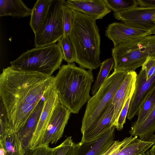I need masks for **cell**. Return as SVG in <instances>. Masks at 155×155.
<instances>
[{
	"instance_id": "6da1fadb",
	"label": "cell",
	"mask_w": 155,
	"mask_h": 155,
	"mask_svg": "<svg viewBox=\"0 0 155 155\" xmlns=\"http://www.w3.org/2000/svg\"><path fill=\"white\" fill-rule=\"evenodd\" d=\"M53 78L37 72L16 70L11 66L3 69L0 102L12 132H17L25 125Z\"/></svg>"
},
{
	"instance_id": "7a4b0ae2",
	"label": "cell",
	"mask_w": 155,
	"mask_h": 155,
	"mask_svg": "<svg viewBox=\"0 0 155 155\" xmlns=\"http://www.w3.org/2000/svg\"><path fill=\"white\" fill-rule=\"evenodd\" d=\"M94 81L92 70L78 67L74 62L61 66L52 83L60 104L77 114L91 98L90 91Z\"/></svg>"
},
{
	"instance_id": "3957f363",
	"label": "cell",
	"mask_w": 155,
	"mask_h": 155,
	"mask_svg": "<svg viewBox=\"0 0 155 155\" xmlns=\"http://www.w3.org/2000/svg\"><path fill=\"white\" fill-rule=\"evenodd\" d=\"M73 11L72 27L68 36L74 50L75 62L85 69H97L101 62V36L96 20L80 12Z\"/></svg>"
},
{
	"instance_id": "277c9868",
	"label": "cell",
	"mask_w": 155,
	"mask_h": 155,
	"mask_svg": "<svg viewBox=\"0 0 155 155\" xmlns=\"http://www.w3.org/2000/svg\"><path fill=\"white\" fill-rule=\"evenodd\" d=\"M114 71H135L149 57L155 58V35L120 44L112 50Z\"/></svg>"
},
{
	"instance_id": "5b68a950",
	"label": "cell",
	"mask_w": 155,
	"mask_h": 155,
	"mask_svg": "<svg viewBox=\"0 0 155 155\" xmlns=\"http://www.w3.org/2000/svg\"><path fill=\"white\" fill-rule=\"evenodd\" d=\"M63 59L61 49L57 43L28 50L10 64L16 70L37 72L51 76L60 67Z\"/></svg>"
},
{
	"instance_id": "8992f818",
	"label": "cell",
	"mask_w": 155,
	"mask_h": 155,
	"mask_svg": "<svg viewBox=\"0 0 155 155\" xmlns=\"http://www.w3.org/2000/svg\"><path fill=\"white\" fill-rule=\"evenodd\" d=\"M129 71H114L87 102L82 121V134L97 121L108 107Z\"/></svg>"
},
{
	"instance_id": "52a82bcc",
	"label": "cell",
	"mask_w": 155,
	"mask_h": 155,
	"mask_svg": "<svg viewBox=\"0 0 155 155\" xmlns=\"http://www.w3.org/2000/svg\"><path fill=\"white\" fill-rule=\"evenodd\" d=\"M64 0H52L40 28L35 33V46L42 47L55 44L64 34L63 6Z\"/></svg>"
},
{
	"instance_id": "ba28073f",
	"label": "cell",
	"mask_w": 155,
	"mask_h": 155,
	"mask_svg": "<svg viewBox=\"0 0 155 155\" xmlns=\"http://www.w3.org/2000/svg\"><path fill=\"white\" fill-rule=\"evenodd\" d=\"M53 82V81H52ZM50 84L44 95V105L36 130L29 145L32 149L41 144L44 137L52 115L60 104L58 94L53 85Z\"/></svg>"
},
{
	"instance_id": "9c48e42d",
	"label": "cell",
	"mask_w": 155,
	"mask_h": 155,
	"mask_svg": "<svg viewBox=\"0 0 155 155\" xmlns=\"http://www.w3.org/2000/svg\"><path fill=\"white\" fill-rule=\"evenodd\" d=\"M114 18L132 27L142 30L155 31V7L139 6L114 12Z\"/></svg>"
},
{
	"instance_id": "30bf717a",
	"label": "cell",
	"mask_w": 155,
	"mask_h": 155,
	"mask_svg": "<svg viewBox=\"0 0 155 155\" xmlns=\"http://www.w3.org/2000/svg\"><path fill=\"white\" fill-rule=\"evenodd\" d=\"M145 69L142 67L137 75L135 89L131 100L127 113L128 119L131 120L138 115L142 104L151 91L155 87V74L147 80Z\"/></svg>"
},
{
	"instance_id": "8fae6325",
	"label": "cell",
	"mask_w": 155,
	"mask_h": 155,
	"mask_svg": "<svg viewBox=\"0 0 155 155\" xmlns=\"http://www.w3.org/2000/svg\"><path fill=\"white\" fill-rule=\"evenodd\" d=\"M153 34L151 31L137 28L118 22L109 24L105 31L106 36L113 42L114 47Z\"/></svg>"
},
{
	"instance_id": "7c38bea8",
	"label": "cell",
	"mask_w": 155,
	"mask_h": 155,
	"mask_svg": "<svg viewBox=\"0 0 155 155\" xmlns=\"http://www.w3.org/2000/svg\"><path fill=\"white\" fill-rule=\"evenodd\" d=\"M71 113L62 104H60L58 105L46 129L41 144L57 143L62 136Z\"/></svg>"
},
{
	"instance_id": "4fadbf2b",
	"label": "cell",
	"mask_w": 155,
	"mask_h": 155,
	"mask_svg": "<svg viewBox=\"0 0 155 155\" xmlns=\"http://www.w3.org/2000/svg\"><path fill=\"white\" fill-rule=\"evenodd\" d=\"M115 126L111 128L101 137L93 141L79 142L74 155H103L111 147L115 141Z\"/></svg>"
},
{
	"instance_id": "5bb4252c",
	"label": "cell",
	"mask_w": 155,
	"mask_h": 155,
	"mask_svg": "<svg viewBox=\"0 0 155 155\" xmlns=\"http://www.w3.org/2000/svg\"><path fill=\"white\" fill-rule=\"evenodd\" d=\"M137 74L135 71H129L124 81L118 88L111 101L114 106L112 120L114 126H116L120 113L134 87Z\"/></svg>"
},
{
	"instance_id": "9a60e30c",
	"label": "cell",
	"mask_w": 155,
	"mask_h": 155,
	"mask_svg": "<svg viewBox=\"0 0 155 155\" xmlns=\"http://www.w3.org/2000/svg\"><path fill=\"white\" fill-rule=\"evenodd\" d=\"M66 6L74 10L80 12L95 19H101L111 12L104 0H68Z\"/></svg>"
},
{
	"instance_id": "2e32d148",
	"label": "cell",
	"mask_w": 155,
	"mask_h": 155,
	"mask_svg": "<svg viewBox=\"0 0 155 155\" xmlns=\"http://www.w3.org/2000/svg\"><path fill=\"white\" fill-rule=\"evenodd\" d=\"M114 112V106L110 103L96 123L82 134L81 142H89L96 140L114 127L112 124Z\"/></svg>"
},
{
	"instance_id": "e0dca14e",
	"label": "cell",
	"mask_w": 155,
	"mask_h": 155,
	"mask_svg": "<svg viewBox=\"0 0 155 155\" xmlns=\"http://www.w3.org/2000/svg\"><path fill=\"white\" fill-rule=\"evenodd\" d=\"M39 102L25 125L17 132L21 142L23 154L36 130L44 105L43 97Z\"/></svg>"
},
{
	"instance_id": "ac0fdd59",
	"label": "cell",
	"mask_w": 155,
	"mask_h": 155,
	"mask_svg": "<svg viewBox=\"0 0 155 155\" xmlns=\"http://www.w3.org/2000/svg\"><path fill=\"white\" fill-rule=\"evenodd\" d=\"M155 144V135L150 134L139 139L137 136L122 147L117 155H144Z\"/></svg>"
},
{
	"instance_id": "d6986e66",
	"label": "cell",
	"mask_w": 155,
	"mask_h": 155,
	"mask_svg": "<svg viewBox=\"0 0 155 155\" xmlns=\"http://www.w3.org/2000/svg\"><path fill=\"white\" fill-rule=\"evenodd\" d=\"M32 9L28 8L22 0H0V17L10 16L24 18L31 15Z\"/></svg>"
},
{
	"instance_id": "ffe728a7",
	"label": "cell",
	"mask_w": 155,
	"mask_h": 155,
	"mask_svg": "<svg viewBox=\"0 0 155 155\" xmlns=\"http://www.w3.org/2000/svg\"><path fill=\"white\" fill-rule=\"evenodd\" d=\"M52 0H38L32 9L30 25L35 33L41 28L47 16Z\"/></svg>"
},
{
	"instance_id": "44dd1931",
	"label": "cell",
	"mask_w": 155,
	"mask_h": 155,
	"mask_svg": "<svg viewBox=\"0 0 155 155\" xmlns=\"http://www.w3.org/2000/svg\"><path fill=\"white\" fill-rule=\"evenodd\" d=\"M155 132V107L146 118L137 126L131 127L129 133L132 136L141 137Z\"/></svg>"
},
{
	"instance_id": "7402d4cb",
	"label": "cell",
	"mask_w": 155,
	"mask_h": 155,
	"mask_svg": "<svg viewBox=\"0 0 155 155\" xmlns=\"http://www.w3.org/2000/svg\"><path fill=\"white\" fill-rule=\"evenodd\" d=\"M0 143L5 155H23L21 142L17 133L8 134Z\"/></svg>"
},
{
	"instance_id": "603a6c76",
	"label": "cell",
	"mask_w": 155,
	"mask_h": 155,
	"mask_svg": "<svg viewBox=\"0 0 155 155\" xmlns=\"http://www.w3.org/2000/svg\"><path fill=\"white\" fill-rule=\"evenodd\" d=\"M114 62L112 57L107 59L101 63L99 72L93 86L91 93L94 95L100 87L109 77L110 71L114 68Z\"/></svg>"
},
{
	"instance_id": "cb8c5ba5",
	"label": "cell",
	"mask_w": 155,
	"mask_h": 155,
	"mask_svg": "<svg viewBox=\"0 0 155 155\" xmlns=\"http://www.w3.org/2000/svg\"><path fill=\"white\" fill-rule=\"evenodd\" d=\"M155 107V87L148 94L139 110L137 120L132 125L136 127L141 123L146 118Z\"/></svg>"
},
{
	"instance_id": "d4e9b609",
	"label": "cell",
	"mask_w": 155,
	"mask_h": 155,
	"mask_svg": "<svg viewBox=\"0 0 155 155\" xmlns=\"http://www.w3.org/2000/svg\"><path fill=\"white\" fill-rule=\"evenodd\" d=\"M58 43L61 49L63 59L68 64L75 62L76 57L74 50L69 36L63 35Z\"/></svg>"
},
{
	"instance_id": "484cf974",
	"label": "cell",
	"mask_w": 155,
	"mask_h": 155,
	"mask_svg": "<svg viewBox=\"0 0 155 155\" xmlns=\"http://www.w3.org/2000/svg\"><path fill=\"white\" fill-rule=\"evenodd\" d=\"M79 143H74L71 136L67 137L58 146L53 148L52 155H74Z\"/></svg>"
},
{
	"instance_id": "4316f807",
	"label": "cell",
	"mask_w": 155,
	"mask_h": 155,
	"mask_svg": "<svg viewBox=\"0 0 155 155\" xmlns=\"http://www.w3.org/2000/svg\"><path fill=\"white\" fill-rule=\"evenodd\" d=\"M107 7L114 12L128 10L138 6L136 0H104Z\"/></svg>"
},
{
	"instance_id": "83f0119b",
	"label": "cell",
	"mask_w": 155,
	"mask_h": 155,
	"mask_svg": "<svg viewBox=\"0 0 155 155\" xmlns=\"http://www.w3.org/2000/svg\"><path fill=\"white\" fill-rule=\"evenodd\" d=\"M65 1L63 6L64 35H69L72 27L73 14V10L65 4Z\"/></svg>"
},
{
	"instance_id": "f1b7e54d",
	"label": "cell",
	"mask_w": 155,
	"mask_h": 155,
	"mask_svg": "<svg viewBox=\"0 0 155 155\" xmlns=\"http://www.w3.org/2000/svg\"><path fill=\"white\" fill-rule=\"evenodd\" d=\"M135 87L132 89L130 94L127 99L125 105L123 107L119 116L115 127L118 130H122L124 125L126 122V119L127 117L130 103L134 93Z\"/></svg>"
},
{
	"instance_id": "f546056e",
	"label": "cell",
	"mask_w": 155,
	"mask_h": 155,
	"mask_svg": "<svg viewBox=\"0 0 155 155\" xmlns=\"http://www.w3.org/2000/svg\"><path fill=\"white\" fill-rule=\"evenodd\" d=\"M53 148L49 145L41 144L26 150L23 155H52Z\"/></svg>"
},
{
	"instance_id": "4dcf8cb0",
	"label": "cell",
	"mask_w": 155,
	"mask_h": 155,
	"mask_svg": "<svg viewBox=\"0 0 155 155\" xmlns=\"http://www.w3.org/2000/svg\"><path fill=\"white\" fill-rule=\"evenodd\" d=\"M133 138L131 136L125 138L121 141L115 140L111 147L103 155H117L121 148L129 143Z\"/></svg>"
},
{
	"instance_id": "1f68e13d",
	"label": "cell",
	"mask_w": 155,
	"mask_h": 155,
	"mask_svg": "<svg viewBox=\"0 0 155 155\" xmlns=\"http://www.w3.org/2000/svg\"><path fill=\"white\" fill-rule=\"evenodd\" d=\"M0 124L2 125L11 134L12 132L11 130L8 120L4 107L0 102Z\"/></svg>"
},
{
	"instance_id": "d6a6232c",
	"label": "cell",
	"mask_w": 155,
	"mask_h": 155,
	"mask_svg": "<svg viewBox=\"0 0 155 155\" xmlns=\"http://www.w3.org/2000/svg\"><path fill=\"white\" fill-rule=\"evenodd\" d=\"M138 6L148 8L155 7V0H136Z\"/></svg>"
},
{
	"instance_id": "836d02e7",
	"label": "cell",
	"mask_w": 155,
	"mask_h": 155,
	"mask_svg": "<svg viewBox=\"0 0 155 155\" xmlns=\"http://www.w3.org/2000/svg\"><path fill=\"white\" fill-rule=\"evenodd\" d=\"M150 155H155V144L153 146L150 150Z\"/></svg>"
},
{
	"instance_id": "e575fe53",
	"label": "cell",
	"mask_w": 155,
	"mask_h": 155,
	"mask_svg": "<svg viewBox=\"0 0 155 155\" xmlns=\"http://www.w3.org/2000/svg\"><path fill=\"white\" fill-rule=\"evenodd\" d=\"M0 155H5L3 147L1 143H0Z\"/></svg>"
},
{
	"instance_id": "d590c367",
	"label": "cell",
	"mask_w": 155,
	"mask_h": 155,
	"mask_svg": "<svg viewBox=\"0 0 155 155\" xmlns=\"http://www.w3.org/2000/svg\"><path fill=\"white\" fill-rule=\"evenodd\" d=\"M144 155H150V152H149V150H148V151H147L146 152Z\"/></svg>"
},
{
	"instance_id": "8d00e7d4",
	"label": "cell",
	"mask_w": 155,
	"mask_h": 155,
	"mask_svg": "<svg viewBox=\"0 0 155 155\" xmlns=\"http://www.w3.org/2000/svg\"><path fill=\"white\" fill-rule=\"evenodd\" d=\"M154 35H155V31L154 32Z\"/></svg>"
}]
</instances>
